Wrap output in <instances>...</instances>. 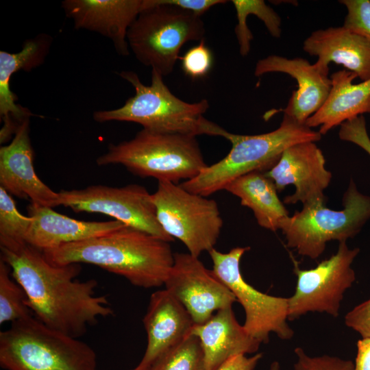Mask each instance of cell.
Segmentation results:
<instances>
[{
  "mask_svg": "<svg viewBox=\"0 0 370 370\" xmlns=\"http://www.w3.org/2000/svg\"><path fill=\"white\" fill-rule=\"evenodd\" d=\"M132 370H147V369H140L138 367H136L134 369Z\"/></svg>",
  "mask_w": 370,
  "mask_h": 370,
  "instance_id": "38",
  "label": "cell"
},
{
  "mask_svg": "<svg viewBox=\"0 0 370 370\" xmlns=\"http://www.w3.org/2000/svg\"><path fill=\"white\" fill-rule=\"evenodd\" d=\"M58 195L59 206L75 212L104 214L166 241L174 240L159 224L151 194L143 186L91 185L82 189L62 190Z\"/></svg>",
  "mask_w": 370,
  "mask_h": 370,
  "instance_id": "12",
  "label": "cell"
},
{
  "mask_svg": "<svg viewBox=\"0 0 370 370\" xmlns=\"http://www.w3.org/2000/svg\"><path fill=\"white\" fill-rule=\"evenodd\" d=\"M119 75L131 84L135 94L120 108L95 112L97 122L127 121L160 133L223 137L226 130L204 117L210 106L207 99L188 103L179 99L165 84L163 76L154 70L149 85L143 84L133 71H123Z\"/></svg>",
  "mask_w": 370,
  "mask_h": 370,
  "instance_id": "3",
  "label": "cell"
},
{
  "mask_svg": "<svg viewBox=\"0 0 370 370\" xmlns=\"http://www.w3.org/2000/svg\"><path fill=\"white\" fill-rule=\"evenodd\" d=\"M262 357V353L252 356L238 355L230 358L216 370H254Z\"/></svg>",
  "mask_w": 370,
  "mask_h": 370,
  "instance_id": "35",
  "label": "cell"
},
{
  "mask_svg": "<svg viewBox=\"0 0 370 370\" xmlns=\"http://www.w3.org/2000/svg\"><path fill=\"white\" fill-rule=\"evenodd\" d=\"M321 136L319 131L286 114L279 127L265 134L243 135L226 131L223 137L232 144L227 155L180 185L191 193L208 197L225 190L230 183L242 175L256 171L267 172L288 147L302 142L316 143Z\"/></svg>",
  "mask_w": 370,
  "mask_h": 370,
  "instance_id": "4",
  "label": "cell"
},
{
  "mask_svg": "<svg viewBox=\"0 0 370 370\" xmlns=\"http://www.w3.org/2000/svg\"><path fill=\"white\" fill-rule=\"evenodd\" d=\"M347 10L343 27L370 40V1L341 0Z\"/></svg>",
  "mask_w": 370,
  "mask_h": 370,
  "instance_id": "30",
  "label": "cell"
},
{
  "mask_svg": "<svg viewBox=\"0 0 370 370\" xmlns=\"http://www.w3.org/2000/svg\"><path fill=\"white\" fill-rule=\"evenodd\" d=\"M151 197L162 228L189 254L199 258L214 248L223 224L215 200L164 181L158 182Z\"/></svg>",
  "mask_w": 370,
  "mask_h": 370,
  "instance_id": "9",
  "label": "cell"
},
{
  "mask_svg": "<svg viewBox=\"0 0 370 370\" xmlns=\"http://www.w3.org/2000/svg\"><path fill=\"white\" fill-rule=\"evenodd\" d=\"M0 365L6 370H97V360L87 343L31 315L0 332Z\"/></svg>",
  "mask_w": 370,
  "mask_h": 370,
  "instance_id": "6",
  "label": "cell"
},
{
  "mask_svg": "<svg viewBox=\"0 0 370 370\" xmlns=\"http://www.w3.org/2000/svg\"><path fill=\"white\" fill-rule=\"evenodd\" d=\"M23 287L12 278L10 267L0 259V324L34 315Z\"/></svg>",
  "mask_w": 370,
  "mask_h": 370,
  "instance_id": "27",
  "label": "cell"
},
{
  "mask_svg": "<svg viewBox=\"0 0 370 370\" xmlns=\"http://www.w3.org/2000/svg\"><path fill=\"white\" fill-rule=\"evenodd\" d=\"M29 119L20 125L10 144L0 148V186L32 204L54 208L59 206L58 193L45 184L34 170Z\"/></svg>",
  "mask_w": 370,
  "mask_h": 370,
  "instance_id": "16",
  "label": "cell"
},
{
  "mask_svg": "<svg viewBox=\"0 0 370 370\" xmlns=\"http://www.w3.org/2000/svg\"><path fill=\"white\" fill-rule=\"evenodd\" d=\"M264 174L273 182L278 192L288 185L295 186V193L284 199L286 204L299 201L304 205L326 200L323 192L332 179L322 151L312 141L286 148L278 162Z\"/></svg>",
  "mask_w": 370,
  "mask_h": 370,
  "instance_id": "14",
  "label": "cell"
},
{
  "mask_svg": "<svg viewBox=\"0 0 370 370\" xmlns=\"http://www.w3.org/2000/svg\"><path fill=\"white\" fill-rule=\"evenodd\" d=\"M27 211L32 223L26 243L41 251L103 236L126 226L116 220L79 221L60 214L53 208L32 204L28 206Z\"/></svg>",
  "mask_w": 370,
  "mask_h": 370,
  "instance_id": "19",
  "label": "cell"
},
{
  "mask_svg": "<svg viewBox=\"0 0 370 370\" xmlns=\"http://www.w3.org/2000/svg\"><path fill=\"white\" fill-rule=\"evenodd\" d=\"M325 204L326 200H319L304 204L281 224L287 246L301 256L318 258L327 243L347 242L370 219V196L361 193L352 179L343 195L342 210H332Z\"/></svg>",
  "mask_w": 370,
  "mask_h": 370,
  "instance_id": "7",
  "label": "cell"
},
{
  "mask_svg": "<svg viewBox=\"0 0 370 370\" xmlns=\"http://www.w3.org/2000/svg\"><path fill=\"white\" fill-rule=\"evenodd\" d=\"M32 218L17 210L10 195L0 186V248L17 249L26 243Z\"/></svg>",
  "mask_w": 370,
  "mask_h": 370,
  "instance_id": "25",
  "label": "cell"
},
{
  "mask_svg": "<svg viewBox=\"0 0 370 370\" xmlns=\"http://www.w3.org/2000/svg\"><path fill=\"white\" fill-rule=\"evenodd\" d=\"M344 321L362 338L370 337V298L349 311Z\"/></svg>",
  "mask_w": 370,
  "mask_h": 370,
  "instance_id": "33",
  "label": "cell"
},
{
  "mask_svg": "<svg viewBox=\"0 0 370 370\" xmlns=\"http://www.w3.org/2000/svg\"><path fill=\"white\" fill-rule=\"evenodd\" d=\"M180 59L184 73L193 79L206 76L213 64L212 53L204 40L189 49Z\"/></svg>",
  "mask_w": 370,
  "mask_h": 370,
  "instance_id": "28",
  "label": "cell"
},
{
  "mask_svg": "<svg viewBox=\"0 0 370 370\" xmlns=\"http://www.w3.org/2000/svg\"><path fill=\"white\" fill-rule=\"evenodd\" d=\"M338 136L342 140L358 145L370 156V137L363 115L342 123L340 125Z\"/></svg>",
  "mask_w": 370,
  "mask_h": 370,
  "instance_id": "32",
  "label": "cell"
},
{
  "mask_svg": "<svg viewBox=\"0 0 370 370\" xmlns=\"http://www.w3.org/2000/svg\"><path fill=\"white\" fill-rule=\"evenodd\" d=\"M1 259L25 291L34 316L50 328L79 338L100 318L114 314L108 297L95 294V280H76L79 264H53L28 244L14 250L1 248Z\"/></svg>",
  "mask_w": 370,
  "mask_h": 370,
  "instance_id": "1",
  "label": "cell"
},
{
  "mask_svg": "<svg viewBox=\"0 0 370 370\" xmlns=\"http://www.w3.org/2000/svg\"><path fill=\"white\" fill-rule=\"evenodd\" d=\"M235 10L247 14H254L263 21L270 34L275 38L281 35V18L278 14L262 0H233Z\"/></svg>",
  "mask_w": 370,
  "mask_h": 370,
  "instance_id": "31",
  "label": "cell"
},
{
  "mask_svg": "<svg viewBox=\"0 0 370 370\" xmlns=\"http://www.w3.org/2000/svg\"><path fill=\"white\" fill-rule=\"evenodd\" d=\"M153 1L130 26L127 40L138 62L164 77L174 70L184 44L204 40L206 28L200 16Z\"/></svg>",
  "mask_w": 370,
  "mask_h": 370,
  "instance_id": "8",
  "label": "cell"
},
{
  "mask_svg": "<svg viewBox=\"0 0 370 370\" xmlns=\"http://www.w3.org/2000/svg\"><path fill=\"white\" fill-rule=\"evenodd\" d=\"M238 197L241 204L251 209L258 224L271 231L280 229L288 212L278 195L273 182L263 172H251L242 175L225 188Z\"/></svg>",
  "mask_w": 370,
  "mask_h": 370,
  "instance_id": "24",
  "label": "cell"
},
{
  "mask_svg": "<svg viewBox=\"0 0 370 370\" xmlns=\"http://www.w3.org/2000/svg\"><path fill=\"white\" fill-rule=\"evenodd\" d=\"M96 163L121 164L135 175L175 184L195 177L208 166L196 136L145 129L129 140L110 144Z\"/></svg>",
  "mask_w": 370,
  "mask_h": 370,
  "instance_id": "5",
  "label": "cell"
},
{
  "mask_svg": "<svg viewBox=\"0 0 370 370\" xmlns=\"http://www.w3.org/2000/svg\"><path fill=\"white\" fill-rule=\"evenodd\" d=\"M249 247H236L227 253L216 249L208 253L214 274L230 288L245 311L243 327L261 343L269 341L271 333L280 339L290 340L294 332L288 319V297L262 293L247 283L241 271V260Z\"/></svg>",
  "mask_w": 370,
  "mask_h": 370,
  "instance_id": "10",
  "label": "cell"
},
{
  "mask_svg": "<svg viewBox=\"0 0 370 370\" xmlns=\"http://www.w3.org/2000/svg\"><path fill=\"white\" fill-rule=\"evenodd\" d=\"M356 346L354 370H370V337L362 338Z\"/></svg>",
  "mask_w": 370,
  "mask_h": 370,
  "instance_id": "36",
  "label": "cell"
},
{
  "mask_svg": "<svg viewBox=\"0 0 370 370\" xmlns=\"http://www.w3.org/2000/svg\"><path fill=\"white\" fill-rule=\"evenodd\" d=\"M62 6L76 29L108 38L119 54L127 56L128 30L143 11L153 6V0H65Z\"/></svg>",
  "mask_w": 370,
  "mask_h": 370,
  "instance_id": "15",
  "label": "cell"
},
{
  "mask_svg": "<svg viewBox=\"0 0 370 370\" xmlns=\"http://www.w3.org/2000/svg\"><path fill=\"white\" fill-rule=\"evenodd\" d=\"M275 72L288 74L296 79L297 89L293 92L282 111L284 114L306 124V120L322 106L328 97L332 86L329 70L317 63L312 64L302 58L288 59L276 55L262 58L256 64V76Z\"/></svg>",
  "mask_w": 370,
  "mask_h": 370,
  "instance_id": "17",
  "label": "cell"
},
{
  "mask_svg": "<svg viewBox=\"0 0 370 370\" xmlns=\"http://www.w3.org/2000/svg\"><path fill=\"white\" fill-rule=\"evenodd\" d=\"M359 252L358 248L350 249L344 241L339 243L334 254L314 268L300 269L294 260L297 283L293 295L288 297V320L308 312L337 317L345 293L356 280L352 265Z\"/></svg>",
  "mask_w": 370,
  "mask_h": 370,
  "instance_id": "11",
  "label": "cell"
},
{
  "mask_svg": "<svg viewBox=\"0 0 370 370\" xmlns=\"http://www.w3.org/2000/svg\"><path fill=\"white\" fill-rule=\"evenodd\" d=\"M357 75L346 69L330 76L332 86L322 106L306 121V125L326 134L330 130L345 121L370 113V79L358 84L353 81Z\"/></svg>",
  "mask_w": 370,
  "mask_h": 370,
  "instance_id": "23",
  "label": "cell"
},
{
  "mask_svg": "<svg viewBox=\"0 0 370 370\" xmlns=\"http://www.w3.org/2000/svg\"><path fill=\"white\" fill-rule=\"evenodd\" d=\"M51 42V36L41 34L26 40L19 52L0 51V116L3 122L0 131L1 143L9 140L25 119L35 116L27 108L15 103L16 97L10 88L12 75L20 70L29 71L43 63Z\"/></svg>",
  "mask_w": 370,
  "mask_h": 370,
  "instance_id": "20",
  "label": "cell"
},
{
  "mask_svg": "<svg viewBox=\"0 0 370 370\" xmlns=\"http://www.w3.org/2000/svg\"><path fill=\"white\" fill-rule=\"evenodd\" d=\"M42 252L53 264H93L146 288L164 285L174 262L169 242L127 225Z\"/></svg>",
  "mask_w": 370,
  "mask_h": 370,
  "instance_id": "2",
  "label": "cell"
},
{
  "mask_svg": "<svg viewBox=\"0 0 370 370\" xmlns=\"http://www.w3.org/2000/svg\"><path fill=\"white\" fill-rule=\"evenodd\" d=\"M190 333L200 341L206 370H216L232 357L256 353L261 345L239 324L232 306L217 311L201 324H194Z\"/></svg>",
  "mask_w": 370,
  "mask_h": 370,
  "instance_id": "21",
  "label": "cell"
},
{
  "mask_svg": "<svg viewBox=\"0 0 370 370\" xmlns=\"http://www.w3.org/2000/svg\"><path fill=\"white\" fill-rule=\"evenodd\" d=\"M143 324L147 345L136 366L147 369L154 360L190 334L194 321L184 306L166 289L153 292Z\"/></svg>",
  "mask_w": 370,
  "mask_h": 370,
  "instance_id": "18",
  "label": "cell"
},
{
  "mask_svg": "<svg viewBox=\"0 0 370 370\" xmlns=\"http://www.w3.org/2000/svg\"><path fill=\"white\" fill-rule=\"evenodd\" d=\"M268 370H282V369H281L280 363L277 361H275L271 364Z\"/></svg>",
  "mask_w": 370,
  "mask_h": 370,
  "instance_id": "37",
  "label": "cell"
},
{
  "mask_svg": "<svg viewBox=\"0 0 370 370\" xmlns=\"http://www.w3.org/2000/svg\"><path fill=\"white\" fill-rule=\"evenodd\" d=\"M164 285L184 306L195 324L206 322L217 311L236 301L213 271L189 253H174V262Z\"/></svg>",
  "mask_w": 370,
  "mask_h": 370,
  "instance_id": "13",
  "label": "cell"
},
{
  "mask_svg": "<svg viewBox=\"0 0 370 370\" xmlns=\"http://www.w3.org/2000/svg\"><path fill=\"white\" fill-rule=\"evenodd\" d=\"M297 360L293 370H354V362L337 356H311L301 347L295 349Z\"/></svg>",
  "mask_w": 370,
  "mask_h": 370,
  "instance_id": "29",
  "label": "cell"
},
{
  "mask_svg": "<svg viewBox=\"0 0 370 370\" xmlns=\"http://www.w3.org/2000/svg\"><path fill=\"white\" fill-rule=\"evenodd\" d=\"M160 3L175 6L198 16L201 15L212 7L225 3L224 0H158Z\"/></svg>",
  "mask_w": 370,
  "mask_h": 370,
  "instance_id": "34",
  "label": "cell"
},
{
  "mask_svg": "<svg viewBox=\"0 0 370 370\" xmlns=\"http://www.w3.org/2000/svg\"><path fill=\"white\" fill-rule=\"evenodd\" d=\"M304 50L318 58L317 63L329 70L330 62L343 65L362 82L370 79V40L343 26L313 32L304 42Z\"/></svg>",
  "mask_w": 370,
  "mask_h": 370,
  "instance_id": "22",
  "label": "cell"
},
{
  "mask_svg": "<svg viewBox=\"0 0 370 370\" xmlns=\"http://www.w3.org/2000/svg\"><path fill=\"white\" fill-rule=\"evenodd\" d=\"M147 370H206L204 354L199 338L189 334L160 356Z\"/></svg>",
  "mask_w": 370,
  "mask_h": 370,
  "instance_id": "26",
  "label": "cell"
}]
</instances>
